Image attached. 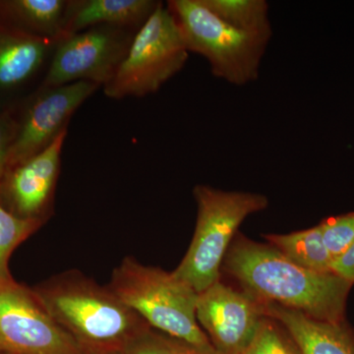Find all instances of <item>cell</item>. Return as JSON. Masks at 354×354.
<instances>
[{
  "mask_svg": "<svg viewBox=\"0 0 354 354\" xmlns=\"http://www.w3.org/2000/svg\"><path fill=\"white\" fill-rule=\"evenodd\" d=\"M85 354H124V353H118V351H116V353H86Z\"/></svg>",
  "mask_w": 354,
  "mask_h": 354,
  "instance_id": "cb8c5ba5",
  "label": "cell"
},
{
  "mask_svg": "<svg viewBox=\"0 0 354 354\" xmlns=\"http://www.w3.org/2000/svg\"><path fill=\"white\" fill-rule=\"evenodd\" d=\"M160 3L155 0H68L60 39L97 26L138 31Z\"/></svg>",
  "mask_w": 354,
  "mask_h": 354,
  "instance_id": "4fadbf2b",
  "label": "cell"
},
{
  "mask_svg": "<svg viewBox=\"0 0 354 354\" xmlns=\"http://www.w3.org/2000/svg\"><path fill=\"white\" fill-rule=\"evenodd\" d=\"M57 43L0 23V92L15 90L38 73Z\"/></svg>",
  "mask_w": 354,
  "mask_h": 354,
  "instance_id": "5bb4252c",
  "label": "cell"
},
{
  "mask_svg": "<svg viewBox=\"0 0 354 354\" xmlns=\"http://www.w3.org/2000/svg\"><path fill=\"white\" fill-rule=\"evenodd\" d=\"M265 316L281 324L304 354H354V330L344 322H324L297 310L262 302Z\"/></svg>",
  "mask_w": 354,
  "mask_h": 354,
  "instance_id": "7c38bea8",
  "label": "cell"
},
{
  "mask_svg": "<svg viewBox=\"0 0 354 354\" xmlns=\"http://www.w3.org/2000/svg\"><path fill=\"white\" fill-rule=\"evenodd\" d=\"M196 317L216 353L242 354L252 342L265 314L260 300L220 279L198 293Z\"/></svg>",
  "mask_w": 354,
  "mask_h": 354,
  "instance_id": "30bf717a",
  "label": "cell"
},
{
  "mask_svg": "<svg viewBox=\"0 0 354 354\" xmlns=\"http://www.w3.org/2000/svg\"><path fill=\"white\" fill-rule=\"evenodd\" d=\"M68 0H0V23L58 43Z\"/></svg>",
  "mask_w": 354,
  "mask_h": 354,
  "instance_id": "9a60e30c",
  "label": "cell"
},
{
  "mask_svg": "<svg viewBox=\"0 0 354 354\" xmlns=\"http://www.w3.org/2000/svg\"><path fill=\"white\" fill-rule=\"evenodd\" d=\"M44 225L43 221L13 215L0 201V279L12 278L8 269L11 254Z\"/></svg>",
  "mask_w": 354,
  "mask_h": 354,
  "instance_id": "ac0fdd59",
  "label": "cell"
},
{
  "mask_svg": "<svg viewBox=\"0 0 354 354\" xmlns=\"http://www.w3.org/2000/svg\"><path fill=\"white\" fill-rule=\"evenodd\" d=\"M189 51L174 15L160 3L135 34L113 78L104 85L109 99L155 94L185 66Z\"/></svg>",
  "mask_w": 354,
  "mask_h": 354,
  "instance_id": "8992f818",
  "label": "cell"
},
{
  "mask_svg": "<svg viewBox=\"0 0 354 354\" xmlns=\"http://www.w3.org/2000/svg\"><path fill=\"white\" fill-rule=\"evenodd\" d=\"M270 245L305 269L332 272L333 258L323 241L320 225L288 234H264Z\"/></svg>",
  "mask_w": 354,
  "mask_h": 354,
  "instance_id": "2e32d148",
  "label": "cell"
},
{
  "mask_svg": "<svg viewBox=\"0 0 354 354\" xmlns=\"http://www.w3.org/2000/svg\"><path fill=\"white\" fill-rule=\"evenodd\" d=\"M124 354H216L165 335L152 328H147L127 344Z\"/></svg>",
  "mask_w": 354,
  "mask_h": 354,
  "instance_id": "ffe728a7",
  "label": "cell"
},
{
  "mask_svg": "<svg viewBox=\"0 0 354 354\" xmlns=\"http://www.w3.org/2000/svg\"><path fill=\"white\" fill-rule=\"evenodd\" d=\"M323 241L333 260L348 250L354 242V213L332 216L320 223Z\"/></svg>",
  "mask_w": 354,
  "mask_h": 354,
  "instance_id": "44dd1931",
  "label": "cell"
},
{
  "mask_svg": "<svg viewBox=\"0 0 354 354\" xmlns=\"http://www.w3.org/2000/svg\"><path fill=\"white\" fill-rule=\"evenodd\" d=\"M136 30L97 26L60 39L39 88L88 81L106 85L124 59Z\"/></svg>",
  "mask_w": 354,
  "mask_h": 354,
  "instance_id": "52a82bcc",
  "label": "cell"
},
{
  "mask_svg": "<svg viewBox=\"0 0 354 354\" xmlns=\"http://www.w3.org/2000/svg\"><path fill=\"white\" fill-rule=\"evenodd\" d=\"M167 8L189 53L206 58L212 74L235 86L255 82L270 41L235 29L201 0H171Z\"/></svg>",
  "mask_w": 354,
  "mask_h": 354,
  "instance_id": "5b68a950",
  "label": "cell"
},
{
  "mask_svg": "<svg viewBox=\"0 0 354 354\" xmlns=\"http://www.w3.org/2000/svg\"><path fill=\"white\" fill-rule=\"evenodd\" d=\"M108 286L152 329L218 354L198 323V293L174 272L125 257L113 270Z\"/></svg>",
  "mask_w": 354,
  "mask_h": 354,
  "instance_id": "3957f363",
  "label": "cell"
},
{
  "mask_svg": "<svg viewBox=\"0 0 354 354\" xmlns=\"http://www.w3.org/2000/svg\"><path fill=\"white\" fill-rule=\"evenodd\" d=\"M225 271L249 295L297 310L324 322H344L353 283L334 272L305 269L272 245L244 236L232 242L223 260Z\"/></svg>",
  "mask_w": 354,
  "mask_h": 354,
  "instance_id": "6da1fadb",
  "label": "cell"
},
{
  "mask_svg": "<svg viewBox=\"0 0 354 354\" xmlns=\"http://www.w3.org/2000/svg\"><path fill=\"white\" fill-rule=\"evenodd\" d=\"M32 290L51 318L86 353H123L150 327L108 286L79 271L60 272Z\"/></svg>",
  "mask_w": 354,
  "mask_h": 354,
  "instance_id": "7a4b0ae2",
  "label": "cell"
},
{
  "mask_svg": "<svg viewBox=\"0 0 354 354\" xmlns=\"http://www.w3.org/2000/svg\"><path fill=\"white\" fill-rule=\"evenodd\" d=\"M17 128L18 120L14 114L7 109L0 111V181L6 171L7 158Z\"/></svg>",
  "mask_w": 354,
  "mask_h": 354,
  "instance_id": "7402d4cb",
  "label": "cell"
},
{
  "mask_svg": "<svg viewBox=\"0 0 354 354\" xmlns=\"http://www.w3.org/2000/svg\"><path fill=\"white\" fill-rule=\"evenodd\" d=\"M100 87L97 84L80 81L57 88H39V94L18 120L6 171L48 148L68 129L70 118Z\"/></svg>",
  "mask_w": 354,
  "mask_h": 354,
  "instance_id": "9c48e42d",
  "label": "cell"
},
{
  "mask_svg": "<svg viewBox=\"0 0 354 354\" xmlns=\"http://www.w3.org/2000/svg\"><path fill=\"white\" fill-rule=\"evenodd\" d=\"M211 12L235 29L271 41L269 3L265 0H201Z\"/></svg>",
  "mask_w": 354,
  "mask_h": 354,
  "instance_id": "e0dca14e",
  "label": "cell"
},
{
  "mask_svg": "<svg viewBox=\"0 0 354 354\" xmlns=\"http://www.w3.org/2000/svg\"><path fill=\"white\" fill-rule=\"evenodd\" d=\"M0 353L85 354L53 318L32 288L0 279Z\"/></svg>",
  "mask_w": 354,
  "mask_h": 354,
  "instance_id": "ba28073f",
  "label": "cell"
},
{
  "mask_svg": "<svg viewBox=\"0 0 354 354\" xmlns=\"http://www.w3.org/2000/svg\"><path fill=\"white\" fill-rule=\"evenodd\" d=\"M332 272L354 283V242L346 252L333 260Z\"/></svg>",
  "mask_w": 354,
  "mask_h": 354,
  "instance_id": "603a6c76",
  "label": "cell"
},
{
  "mask_svg": "<svg viewBox=\"0 0 354 354\" xmlns=\"http://www.w3.org/2000/svg\"><path fill=\"white\" fill-rule=\"evenodd\" d=\"M242 354H304L288 330L279 322L265 316L257 332Z\"/></svg>",
  "mask_w": 354,
  "mask_h": 354,
  "instance_id": "d6986e66",
  "label": "cell"
},
{
  "mask_svg": "<svg viewBox=\"0 0 354 354\" xmlns=\"http://www.w3.org/2000/svg\"><path fill=\"white\" fill-rule=\"evenodd\" d=\"M194 235L187 252L174 271L197 293L220 281L221 267L239 225L250 215L268 208L269 199L260 193L216 189L196 185Z\"/></svg>",
  "mask_w": 354,
  "mask_h": 354,
  "instance_id": "277c9868",
  "label": "cell"
},
{
  "mask_svg": "<svg viewBox=\"0 0 354 354\" xmlns=\"http://www.w3.org/2000/svg\"><path fill=\"white\" fill-rule=\"evenodd\" d=\"M68 129L43 152L7 169L0 181V201L13 215L43 221L55 214V190Z\"/></svg>",
  "mask_w": 354,
  "mask_h": 354,
  "instance_id": "8fae6325",
  "label": "cell"
}]
</instances>
